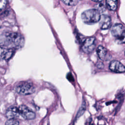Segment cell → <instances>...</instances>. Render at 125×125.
Returning a JSON list of instances; mask_svg holds the SVG:
<instances>
[{
  "mask_svg": "<svg viewBox=\"0 0 125 125\" xmlns=\"http://www.w3.org/2000/svg\"><path fill=\"white\" fill-rule=\"evenodd\" d=\"M14 53V50L0 46V60H8L13 56Z\"/></svg>",
  "mask_w": 125,
  "mask_h": 125,
  "instance_id": "9c48e42d",
  "label": "cell"
},
{
  "mask_svg": "<svg viewBox=\"0 0 125 125\" xmlns=\"http://www.w3.org/2000/svg\"><path fill=\"white\" fill-rule=\"evenodd\" d=\"M95 9H96L97 10H98L100 13V11H104L105 10V7L104 6V5L100 2V3H98L96 5H95Z\"/></svg>",
  "mask_w": 125,
  "mask_h": 125,
  "instance_id": "9a60e30c",
  "label": "cell"
},
{
  "mask_svg": "<svg viewBox=\"0 0 125 125\" xmlns=\"http://www.w3.org/2000/svg\"><path fill=\"white\" fill-rule=\"evenodd\" d=\"M97 53L99 58L102 60H104L107 54V49L102 45H99L97 48Z\"/></svg>",
  "mask_w": 125,
  "mask_h": 125,
  "instance_id": "8fae6325",
  "label": "cell"
},
{
  "mask_svg": "<svg viewBox=\"0 0 125 125\" xmlns=\"http://www.w3.org/2000/svg\"><path fill=\"white\" fill-rule=\"evenodd\" d=\"M106 6L108 9L115 11L117 7V0H106Z\"/></svg>",
  "mask_w": 125,
  "mask_h": 125,
  "instance_id": "7c38bea8",
  "label": "cell"
},
{
  "mask_svg": "<svg viewBox=\"0 0 125 125\" xmlns=\"http://www.w3.org/2000/svg\"><path fill=\"white\" fill-rule=\"evenodd\" d=\"M109 69L116 73H124L125 71L124 65L120 62L116 60L112 61L109 65Z\"/></svg>",
  "mask_w": 125,
  "mask_h": 125,
  "instance_id": "ba28073f",
  "label": "cell"
},
{
  "mask_svg": "<svg viewBox=\"0 0 125 125\" xmlns=\"http://www.w3.org/2000/svg\"><path fill=\"white\" fill-rule=\"evenodd\" d=\"M96 42V40L95 37H92L86 38L82 44V48L83 50L86 53L92 52L95 47Z\"/></svg>",
  "mask_w": 125,
  "mask_h": 125,
  "instance_id": "8992f818",
  "label": "cell"
},
{
  "mask_svg": "<svg viewBox=\"0 0 125 125\" xmlns=\"http://www.w3.org/2000/svg\"><path fill=\"white\" fill-rule=\"evenodd\" d=\"M100 13L94 9H90L84 11L81 16L82 21L87 24H93L99 21Z\"/></svg>",
  "mask_w": 125,
  "mask_h": 125,
  "instance_id": "7a4b0ae2",
  "label": "cell"
},
{
  "mask_svg": "<svg viewBox=\"0 0 125 125\" xmlns=\"http://www.w3.org/2000/svg\"><path fill=\"white\" fill-rule=\"evenodd\" d=\"M62 1L63 3H64L65 4L69 6L76 5L79 2V1L76 0H62Z\"/></svg>",
  "mask_w": 125,
  "mask_h": 125,
  "instance_id": "4fadbf2b",
  "label": "cell"
},
{
  "mask_svg": "<svg viewBox=\"0 0 125 125\" xmlns=\"http://www.w3.org/2000/svg\"><path fill=\"white\" fill-rule=\"evenodd\" d=\"M5 116L8 119H15L20 116L18 107L16 106H11L6 110Z\"/></svg>",
  "mask_w": 125,
  "mask_h": 125,
  "instance_id": "30bf717a",
  "label": "cell"
},
{
  "mask_svg": "<svg viewBox=\"0 0 125 125\" xmlns=\"http://www.w3.org/2000/svg\"><path fill=\"white\" fill-rule=\"evenodd\" d=\"M7 1L5 0H0V12L2 11L6 5Z\"/></svg>",
  "mask_w": 125,
  "mask_h": 125,
  "instance_id": "e0dca14e",
  "label": "cell"
},
{
  "mask_svg": "<svg viewBox=\"0 0 125 125\" xmlns=\"http://www.w3.org/2000/svg\"><path fill=\"white\" fill-rule=\"evenodd\" d=\"M24 39L20 34L13 32H6L0 35V46L10 49H17L23 47Z\"/></svg>",
  "mask_w": 125,
  "mask_h": 125,
  "instance_id": "6da1fadb",
  "label": "cell"
},
{
  "mask_svg": "<svg viewBox=\"0 0 125 125\" xmlns=\"http://www.w3.org/2000/svg\"><path fill=\"white\" fill-rule=\"evenodd\" d=\"M112 35L116 38V42L117 43L125 42V28L123 25L120 23H116L111 28Z\"/></svg>",
  "mask_w": 125,
  "mask_h": 125,
  "instance_id": "277c9868",
  "label": "cell"
},
{
  "mask_svg": "<svg viewBox=\"0 0 125 125\" xmlns=\"http://www.w3.org/2000/svg\"><path fill=\"white\" fill-rule=\"evenodd\" d=\"M99 26L103 30L107 29L111 25V19L110 16L106 15H101L99 21Z\"/></svg>",
  "mask_w": 125,
  "mask_h": 125,
  "instance_id": "52a82bcc",
  "label": "cell"
},
{
  "mask_svg": "<svg viewBox=\"0 0 125 125\" xmlns=\"http://www.w3.org/2000/svg\"><path fill=\"white\" fill-rule=\"evenodd\" d=\"M85 110V104L84 103V104H83L82 105V106L80 107V109H79V111L78 112L77 117L79 118L81 115H82L83 114V113L84 112Z\"/></svg>",
  "mask_w": 125,
  "mask_h": 125,
  "instance_id": "2e32d148",
  "label": "cell"
},
{
  "mask_svg": "<svg viewBox=\"0 0 125 125\" xmlns=\"http://www.w3.org/2000/svg\"><path fill=\"white\" fill-rule=\"evenodd\" d=\"M5 125H19V122L16 119H8Z\"/></svg>",
  "mask_w": 125,
  "mask_h": 125,
  "instance_id": "5bb4252c",
  "label": "cell"
},
{
  "mask_svg": "<svg viewBox=\"0 0 125 125\" xmlns=\"http://www.w3.org/2000/svg\"><path fill=\"white\" fill-rule=\"evenodd\" d=\"M15 89L17 93L21 95L32 94L35 91V87L33 83L27 82L19 83Z\"/></svg>",
  "mask_w": 125,
  "mask_h": 125,
  "instance_id": "3957f363",
  "label": "cell"
},
{
  "mask_svg": "<svg viewBox=\"0 0 125 125\" xmlns=\"http://www.w3.org/2000/svg\"><path fill=\"white\" fill-rule=\"evenodd\" d=\"M18 109L20 115L25 120H33L36 117L35 113L25 105H20Z\"/></svg>",
  "mask_w": 125,
  "mask_h": 125,
  "instance_id": "5b68a950",
  "label": "cell"
}]
</instances>
